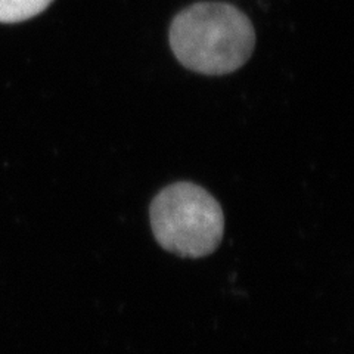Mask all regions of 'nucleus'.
<instances>
[{"mask_svg": "<svg viewBox=\"0 0 354 354\" xmlns=\"http://www.w3.org/2000/svg\"><path fill=\"white\" fill-rule=\"evenodd\" d=\"M170 46L187 70L225 75L250 59L256 46V31L236 6L201 2L176 15L170 27Z\"/></svg>", "mask_w": 354, "mask_h": 354, "instance_id": "nucleus-1", "label": "nucleus"}, {"mask_svg": "<svg viewBox=\"0 0 354 354\" xmlns=\"http://www.w3.org/2000/svg\"><path fill=\"white\" fill-rule=\"evenodd\" d=\"M151 226L160 245L179 257L213 254L225 234L223 209L204 187L173 183L153 198Z\"/></svg>", "mask_w": 354, "mask_h": 354, "instance_id": "nucleus-2", "label": "nucleus"}, {"mask_svg": "<svg viewBox=\"0 0 354 354\" xmlns=\"http://www.w3.org/2000/svg\"><path fill=\"white\" fill-rule=\"evenodd\" d=\"M53 0H0V22L14 24L41 14Z\"/></svg>", "mask_w": 354, "mask_h": 354, "instance_id": "nucleus-3", "label": "nucleus"}]
</instances>
